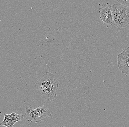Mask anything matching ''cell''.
I'll list each match as a JSON object with an SVG mask.
<instances>
[{
  "label": "cell",
  "mask_w": 129,
  "mask_h": 127,
  "mask_svg": "<svg viewBox=\"0 0 129 127\" xmlns=\"http://www.w3.org/2000/svg\"><path fill=\"white\" fill-rule=\"evenodd\" d=\"M35 85L39 94L43 98L51 101L56 97L59 85L51 72H46L38 80Z\"/></svg>",
  "instance_id": "obj_1"
},
{
  "label": "cell",
  "mask_w": 129,
  "mask_h": 127,
  "mask_svg": "<svg viewBox=\"0 0 129 127\" xmlns=\"http://www.w3.org/2000/svg\"><path fill=\"white\" fill-rule=\"evenodd\" d=\"M113 24L118 28H125L129 25V7L121 4L112 6Z\"/></svg>",
  "instance_id": "obj_2"
},
{
  "label": "cell",
  "mask_w": 129,
  "mask_h": 127,
  "mask_svg": "<svg viewBox=\"0 0 129 127\" xmlns=\"http://www.w3.org/2000/svg\"><path fill=\"white\" fill-rule=\"evenodd\" d=\"M25 109L24 116L27 121L31 122H39L52 115L50 111L44 107L34 108L26 107Z\"/></svg>",
  "instance_id": "obj_3"
},
{
  "label": "cell",
  "mask_w": 129,
  "mask_h": 127,
  "mask_svg": "<svg viewBox=\"0 0 129 127\" xmlns=\"http://www.w3.org/2000/svg\"><path fill=\"white\" fill-rule=\"evenodd\" d=\"M118 67L121 73L129 76V47L125 48L117 56Z\"/></svg>",
  "instance_id": "obj_4"
},
{
  "label": "cell",
  "mask_w": 129,
  "mask_h": 127,
  "mask_svg": "<svg viewBox=\"0 0 129 127\" xmlns=\"http://www.w3.org/2000/svg\"><path fill=\"white\" fill-rule=\"evenodd\" d=\"M101 20L105 24L112 25L113 24L112 6L107 3L99 9Z\"/></svg>",
  "instance_id": "obj_5"
},
{
  "label": "cell",
  "mask_w": 129,
  "mask_h": 127,
  "mask_svg": "<svg viewBox=\"0 0 129 127\" xmlns=\"http://www.w3.org/2000/svg\"><path fill=\"white\" fill-rule=\"evenodd\" d=\"M4 115L5 118L4 121L1 123V126H5L7 127H13L14 124L15 123L11 119L10 114H4Z\"/></svg>",
  "instance_id": "obj_6"
},
{
  "label": "cell",
  "mask_w": 129,
  "mask_h": 127,
  "mask_svg": "<svg viewBox=\"0 0 129 127\" xmlns=\"http://www.w3.org/2000/svg\"><path fill=\"white\" fill-rule=\"evenodd\" d=\"M11 119L14 123L20 122L24 119V116L22 115H18L14 112H12L10 114Z\"/></svg>",
  "instance_id": "obj_7"
},
{
  "label": "cell",
  "mask_w": 129,
  "mask_h": 127,
  "mask_svg": "<svg viewBox=\"0 0 129 127\" xmlns=\"http://www.w3.org/2000/svg\"><path fill=\"white\" fill-rule=\"evenodd\" d=\"M120 4L129 7V0H116Z\"/></svg>",
  "instance_id": "obj_8"
},
{
  "label": "cell",
  "mask_w": 129,
  "mask_h": 127,
  "mask_svg": "<svg viewBox=\"0 0 129 127\" xmlns=\"http://www.w3.org/2000/svg\"><path fill=\"white\" fill-rule=\"evenodd\" d=\"M59 127H63V126H60Z\"/></svg>",
  "instance_id": "obj_9"
},
{
  "label": "cell",
  "mask_w": 129,
  "mask_h": 127,
  "mask_svg": "<svg viewBox=\"0 0 129 127\" xmlns=\"http://www.w3.org/2000/svg\"><path fill=\"white\" fill-rule=\"evenodd\" d=\"M63 127H64V126H63Z\"/></svg>",
  "instance_id": "obj_10"
}]
</instances>
